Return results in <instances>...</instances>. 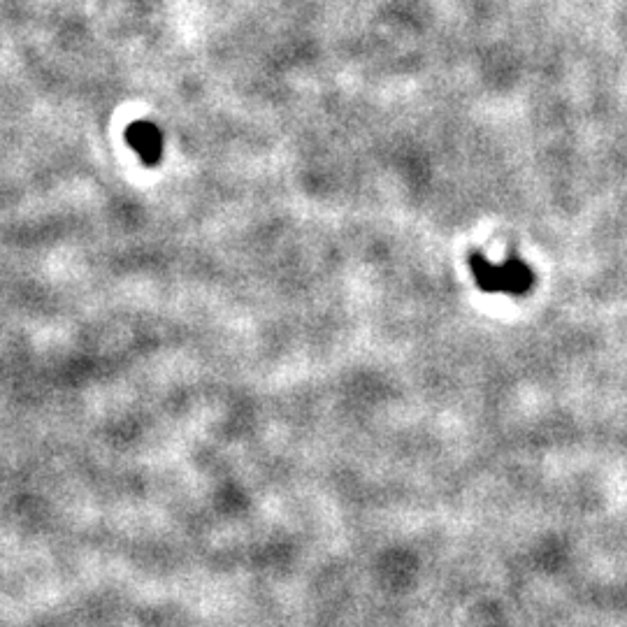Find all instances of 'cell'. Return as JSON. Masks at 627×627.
Wrapping results in <instances>:
<instances>
[{
    "label": "cell",
    "instance_id": "6da1fadb",
    "mask_svg": "<svg viewBox=\"0 0 627 627\" xmlns=\"http://www.w3.org/2000/svg\"><path fill=\"white\" fill-rule=\"evenodd\" d=\"M470 270L477 286L486 293L525 295L532 288V284H535V275H532L530 265L518 261V258H509V261L495 265L481 254H472Z\"/></svg>",
    "mask_w": 627,
    "mask_h": 627
},
{
    "label": "cell",
    "instance_id": "7a4b0ae2",
    "mask_svg": "<svg viewBox=\"0 0 627 627\" xmlns=\"http://www.w3.org/2000/svg\"><path fill=\"white\" fill-rule=\"evenodd\" d=\"M126 142L138 151L144 165H156L163 156V135L151 121H135L126 128Z\"/></svg>",
    "mask_w": 627,
    "mask_h": 627
}]
</instances>
